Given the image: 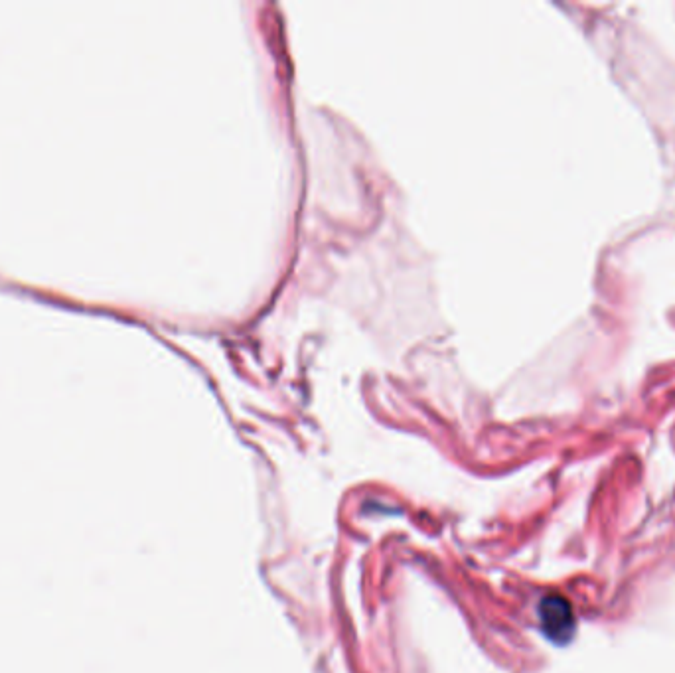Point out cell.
Here are the masks:
<instances>
[{
  "instance_id": "obj_1",
  "label": "cell",
  "mask_w": 675,
  "mask_h": 673,
  "mask_svg": "<svg viewBox=\"0 0 675 673\" xmlns=\"http://www.w3.org/2000/svg\"><path fill=\"white\" fill-rule=\"evenodd\" d=\"M539 622L543 634L555 644H569L577 632V618L569 600L557 595L545 597L539 604Z\"/></svg>"
}]
</instances>
